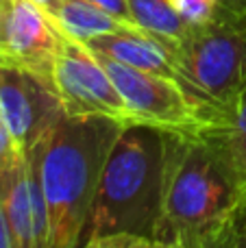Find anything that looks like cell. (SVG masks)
Returning <instances> with one entry per match:
<instances>
[{"label": "cell", "instance_id": "obj_1", "mask_svg": "<svg viewBox=\"0 0 246 248\" xmlns=\"http://www.w3.org/2000/svg\"><path fill=\"white\" fill-rule=\"evenodd\" d=\"M246 216V185L200 131H166L161 240L222 248Z\"/></svg>", "mask_w": 246, "mask_h": 248}, {"label": "cell", "instance_id": "obj_2", "mask_svg": "<svg viewBox=\"0 0 246 248\" xmlns=\"http://www.w3.org/2000/svg\"><path fill=\"white\" fill-rule=\"evenodd\" d=\"M126 124L105 116H65L29 157L48 209L50 248H81L100 174Z\"/></svg>", "mask_w": 246, "mask_h": 248}, {"label": "cell", "instance_id": "obj_3", "mask_svg": "<svg viewBox=\"0 0 246 248\" xmlns=\"http://www.w3.org/2000/svg\"><path fill=\"white\" fill-rule=\"evenodd\" d=\"M164 170L166 131L139 122L126 124L100 174L85 242L118 233L161 240Z\"/></svg>", "mask_w": 246, "mask_h": 248}, {"label": "cell", "instance_id": "obj_4", "mask_svg": "<svg viewBox=\"0 0 246 248\" xmlns=\"http://www.w3.org/2000/svg\"><path fill=\"white\" fill-rule=\"evenodd\" d=\"M179 85L203 109L209 124L229 113L246 92V31L216 17L190 26L174 48Z\"/></svg>", "mask_w": 246, "mask_h": 248}, {"label": "cell", "instance_id": "obj_5", "mask_svg": "<svg viewBox=\"0 0 246 248\" xmlns=\"http://www.w3.org/2000/svg\"><path fill=\"white\" fill-rule=\"evenodd\" d=\"M96 57L120 92L131 113V122L151 124L161 131H200L209 126V118L203 109L174 78L129 68L100 55Z\"/></svg>", "mask_w": 246, "mask_h": 248}, {"label": "cell", "instance_id": "obj_6", "mask_svg": "<svg viewBox=\"0 0 246 248\" xmlns=\"http://www.w3.org/2000/svg\"><path fill=\"white\" fill-rule=\"evenodd\" d=\"M0 111L22 155H29L68 113L52 77L0 59Z\"/></svg>", "mask_w": 246, "mask_h": 248}, {"label": "cell", "instance_id": "obj_7", "mask_svg": "<svg viewBox=\"0 0 246 248\" xmlns=\"http://www.w3.org/2000/svg\"><path fill=\"white\" fill-rule=\"evenodd\" d=\"M50 77L68 116H105L131 124L118 87L85 44L63 35Z\"/></svg>", "mask_w": 246, "mask_h": 248}, {"label": "cell", "instance_id": "obj_8", "mask_svg": "<svg viewBox=\"0 0 246 248\" xmlns=\"http://www.w3.org/2000/svg\"><path fill=\"white\" fill-rule=\"evenodd\" d=\"M63 33L31 0H0V59L52 74Z\"/></svg>", "mask_w": 246, "mask_h": 248}, {"label": "cell", "instance_id": "obj_9", "mask_svg": "<svg viewBox=\"0 0 246 248\" xmlns=\"http://www.w3.org/2000/svg\"><path fill=\"white\" fill-rule=\"evenodd\" d=\"M0 202L13 248H50L46 201L29 155L0 172Z\"/></svg>", "mask_w": 246, "mask_h": 248}, {"label": "cell", "instance_id": "obj_10", "mask_svg": "<svg viewBox=\"0 0 246 248\" xmlns=\"http://www.w3.org/2000/svg\"><path fill=\"white\" fill-rule=\"evenodd\" d=\"M85 46L100 57H107V59H113L135 70L161 74L179 83L174 48L164 39L142 31L139 26H129L118 33L100 35V37L90 39Z\"/></svg>", "mask_w": 246, "mask_h": 248}, {"label": "cell", "instance_id": "obj_11", "mask_svg": "<svg viewBox=\"0 0 246 248\" xmlns=\"http://www.w3.org/2000/svg\"><path fill=\"white\" fill-rule=\"evenodd\" d=\"M55 22L61 29V33L81 44H87L90 39L100 37V35L118 33V31L133 26L94 4L85 2V0H63L55 16Z\"/></svg>", "mask_w": 246, "mask_h": 248}, {"label": "cell", "instance_id": "obj_12", "mask_svg": "<svg viewBox=\"0 0 246 248\" xmlns=\"http://www.w3.org/2000/svg\"><path fill=\"white\" fill-rule=\"evenodd\" d=\"M200 133L216 146L218 153L246 185V92L229 113H225L218 122L200 128Z\"/></svg>", "mask_w": 246, "mask_h": 248}, {"label": "cell", "instance_id": "obj_13", "mask_svg": "<svg viewBox=\"0 0 246 248\" xmlns=\"http://www.w3.org/2000/svg\"><path fill=\"white\" fill-rule=\"evenodd\" d=\"M131 20L142 31L168 42L172 48L187 35L190 26L179 17L170 0H126Z\"/></svg>", "mask_w": 246, "mask_h": 248}, {"label": "cell", "instance_id": "obj_14", "mask_svg": "<svg viewBox=\"0 0 246 248\" xmlns=\"http://www.w3.org/2000/svg\"><path fill=\"white\" fill-rule=\"evenodd\" d=\"M81 248H177L166 240L157 237H142L131 235V233H118V235H103L92 237Z\"/></svg>", "mask_w": 246, "mask_h": 248}, {"label": "cell", "instance_id": "obj_15", "mask_svg": "<svg viewBox=\"0 0 246 248\" xmlns=\"http://www.w3.org/2000/svg\"><path fill=\"white\" fill-rule=\"evenodd\" d=\"M170 4L187 26H199L216 17L220 0H170Z\"/></svg>", "mask_w": 246, "mask_h": 248}, {"label": "cell", "instance_id": "obj_16", "mask_svg": "<svg viewBox=\"0 0 246 248\" xmlns=\"http://www.w3.org/2000/svg\"><path fill=\"white\" fill-rule=\"evenodd\" d=\"M20 157L22 150L17 148L15 140H13L11 131H9V124L4 120L2 111H0V172L7 170L9 166H13Z\"/></svg>", "mask_w": 246, "mask_h": 248}, {"label": "cell", "instance_id": "obj_17", "mask_svg": "<svg viewBox=\"0 0 246 248\" xmlns=\"http://www.w3.org/2000/svg\"><path fill=\"white\" fill-rule=\"evenodd\" d=\"M218 16L246 31V0H220Z\"/></svg>", "mask_w": 246, "mask_h": 248}, {"label": "cell", "instance_id": "obj_18", "mask_svg": "<svg viewBox=\"0 0 246 248\" xmlns=\"http://www.w3.org/2000/svg\"><path fill=\"white\" fill-rule=\"evenodd\" d=\"M85 2H90V4H94V7L103 9V11L111 13V16H116L118 20L126 22V24H133L131 11H129V2H126V0H85Z\"/></svg>", "mask_w": 246, "mask_h": 248}, {"label": "cell", "instance_id": "obj_19", "mask_svg": "<svg viewBox=\"0 0 246 248\" xmlns=\"http://www.w3.org/2000/svg\"><path fill=\"white\" fill-rule=\"evenodd\" d=\"M222 248H246V216L240 220V224L233 229V233L227 237Z\"/></svg>", "mask_w": 246, "mask_h": 248}, {"label": "cell", "instance_id": "obj_20", "mask_svg": "<svg viewBox=\"0 0 246 248\" xmlns=\"http://www.w3.org/2000/svg\"><path fill=\"white\" fill-rule=\"evenodd\" d=\"M0 248H13L11 235H9V227H7V218H4L2 202H0Z\"/></svg>", "mask_w": 246, "mask_h": 248}, {"label": "cell", "instance_id": "obj_21", "mask_svg": "<svg viewBox=\"0 0 246 248\" xmlns=\"http://www.w3.org/2000/svg\"><path fill=\"white\" fill-rule=\"evenodd\" d=\"M31 2H35L39 9H44V11H46L48 16H52V17H55L63 0H31Z\"/></svg>", "mask_w": 246, "mask_h": 248}]
</instances>
